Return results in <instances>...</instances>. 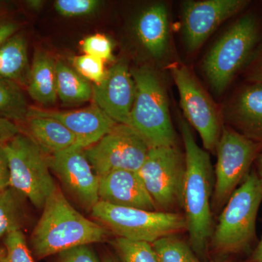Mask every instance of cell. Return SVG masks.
<instances>
[{"instance_id": "obj_1", "label": "cell", "mask_w": 262, "mask_h": 262, "mask_svg": "<svg viewBox=\"0 0 262 262\" xmlns=\"http://www.w3.org/2000/svg\"><path fill=\"white\" fill-rule=\"evenodd\" d=\"M185 149L186 174L183 209L189 244L201 262L210 259L209 245L214 225L211 200L214 180L210 155L198 145L187 120L179 119Z\"/></svg>"}, {"instance_id": "obj_2", "label": "cell", "mask_w": 262, "mask_h": 262, "mask_svg": "<svg viewBox=\"0 0 262 262\" xmlns=\"http://www.w3.org/2000/svg\"><path fill=\"white\" fill-rule=\"evenodd\" d=\"M107 229L81 214L57 187L48 198L31 236V246L38 259L78 246L101 243Z\"/></svg>"}, {"instance_id": "obj_3", "label": "cell", "mask_w": 262, "mask_h": 262, "mask_svg": "<svg viewBox=\"0 0 262 262\" xmlns=\"http://www.w3.org/2000/svg\"><path fill=\"white\" fill-rule=\"evenodd\" d=\"M262 203V182L253 168L222 209L213 229L209 254L222 259L249 256L257 244L256 220Z\"/></svg>"}, {"instance_id": "obj_4", "label": "cell", "mask_w": 262, "mask_h": 262, "mask_svg": "<svg viewBox=\"0 0 262 262\" xmlns=\"http://www.w3.org/2000/svg\"><path fill=\"white\" fill-rule=\"evenodd\" d=\"M260 36L256 17L248 13L237 19L212 46L202 67L215 94H223L239 71L247 67Z\"/></svg>"}, {"instance_id": "obj_5", "label": "cell", "mask_w": 262, "mask_h": 262, "mask_svg": "<svg viewBox=\"0 0 262 262\" xmlns=\"http://www.w3.org/2000/svg\"><path fill=\"white\" fill-rule=\"evenodd\" d=\"M131 74L135 81L136 97L127 126L137 133L149 148L177 145V133L163 84L148 68L138 69Z\"/></svg>"}, {"instance_id": "obj_6", "label": "cell", "mask_w": 262, "mask_h": 262, "mask_svg": "<svg viewBox=\"0 0 262 262\" xmlns=\"http://www.w3.org/2000/svg\"><path fill=\"white\" fill-rule=\"evenodd\" d=\"M3 145L9 163L10 187L42 210L58 187L52 177L48 156L30 136L20 133Z\"/></svg>"}, {"instance_id": "obj_7", "label": "cell", "mask_w": 262, "mask_h": 262, "mask_svg": "<svg viewBox=\"0 0 262 262\" xmlns=\"http://www.w3.org/2000/svg\"><path fill=\"white\" fill-rule=\"evenodd\" d=\"M91 215L119 237L150 244L186 230L184 215L179 213L146 211L99 201Z\"/></svg>"}, {"instance_id": "obj_8", "label": "cell", "mask_w": 262, "mask_h": 262, "mask_svg": "<svg viewBox=\"0 0 262 262\" xmlns=\"http://www.w3.org/2000/svg\"><path fill=\"white\" fill-rule=\"evenodd\" d=\"M137 173L158 211L183 208L185 155L177 145L150 148Z\"/></svg>"}, {"instance_id": "obj_9", "label": "cell", "mask_w": 262, "mask_h": 262, "mask_svg": "<svg viewBox=\"0 0 262 262\" xmlns=\"http://www.w3.org/2000/svg\"><path fill=\"white\" fill-rule=\"evenodd\" d=\"M217 155L211 209L220 211L248 177L262 145L232 127L223 126L215 149Z\"/></svg>"}, {"instance_id": "obj_10", "label": "cell", "mask_w": 262, "mask_h": 262, "mask_svg": "<svg viewBox=\"0 0 262 262\" xmlns=\"http://www.w3.org/2000/svg\"><path fill=\"white\" fill-rule=\"evenodd\" d=\"M149 149L131 127L117 124L97 143L84 149V153L99 177L115 170L137 172Z\"/></svg>"}, {"instance_id": "obj_11", "label": "cell", "mask_w": 262, "mask_h": 262, "mask_svg": "<svg viewBox=\"0 0 262 262\" xmlns=\"http://www.w3.org/2000/svg\"><path fill=\"white\" fill-rule=\"evenodd\" d=\"M171 75L188 123L199 133L205 149L215 152L222 130L214 103L187 67L174 66Z\"/></svg>"}, {"instance_id": "obj_12", "label": "cell", "mask_w": 262, "mask_h": 262, "mask_svg": "<svg viewBox=\"0 0 262 262\" xmlns=\"http://www.w3.org/2000/svg\"><path fill=\"white\" fill-rule=\"evenodd\" d=\"M249 3L246 0L183 2L182 35L187 51H198L221 24L242 11Z\"/></svg>"}, {"instance_id": "obj_13", "label": "cell", "mask_w": 262, "mask_h": 262, "mask_svg": "<svg viewBox=\"0 0 262 262\" xmlns=\"http://www.w3.org/2000/svg\"><path fill=\"white\" fill-rule=\"evenodd\" d=\"M50 169L81 206L91 211L99 202V177L88 160L84 149L73 145L48 157Z\"/></svg>"}, {"instance_id": "obj_14", "label": "cell", "mask_w": 262, "mask_h": 262, "mask_svg": "<svg viewBox=\"0 0 262 262\" xmlns=\"http://www.w3.org/2000/svg\"><path fill=\"white\" fill-rule=\"evenodd\" d=\"M94 102L117 124L127 125L136 97V84L126 63L118 62L104 80L92 86Z\"/></svg>"}, {"instance_id": "obj_15", "label": "cell", "mask_w": 262, "mask_h": 262, "mask_svg": "<svg viewBox=\"0 0 262 262\" xmlns=\"http://www.w3.org/2000/svg\"><path fill=\"white\" fill-rule=\"evenodd\" d=\"M32 116L48 117L61 122L75 136V145L84 149L97 143L117 125L96 105L72 111H48L30 108L28 117Z\"/></svg>"}, {"instance_id": "obj_16", "label": "cell", "mask_w": 262, "mask_h": 262, "mask_svg": "<svg viewBox=\"0 0 262 262\" xmlns=\"http://www.w3.org/2000/svg\"><path fill=\"white\" fill-rule=\"evenodd\" d=\"M98 195L113 206L158 211L137 172L115 170L99 177Z\"/></svg>"}, {"instance_id": "obj_17", "label": "cell", "mask_w": 262, "mask_h": 262, "mask_svg": "<svg viewBox=\"0 0 262 262\" xmlns=\"http://www.w3.org/2000/svg\"><path fill=\"white\" fill-rule=\"evenodd\" d=\"M224 115L230 127L262 145V84L249 83L239 89Z\"/></svg>"}, {"instance_id": "obj_18", "label": "cell", "mask_w": 262, "mask_h": 262, "mask_svg": "<svg viewBox=\"0 0 262 262\" xmlns=\"http://www.w3.org/2000/svg\"><path fill=\"white\" fill-rule=\"evenodd\" d=\"M168 13L164 3H158L146 8L139 15L136 32L144 49L155 59H162L169 47Z\"/></svg>"}, {"instance_id": "obj_19", "label": "cell", "mask_w": 262, "mask_h": 262, "mask_svg": "<svg viewBox=\"0 0 262 262\" xmlns=\"http://www.w3.org/2000/svg\"><path fill=\"white\" fill-rule=\"evenodd\" d=\"M29 135L46 154H56L75 145L73 134L61 124L48 117H29Z\"/></svg>"}, {"instance_id": "obj_20", "label": "cell", "mask_w": 262, "mask_h": 262, "mask_svg": "<svg viewBox=\"0 0 262 262\" xmlns=\"http://www.w3.org/2000/svg\"><path fill=\"white\" fill-rule=\"evenodd\" d=\"M27 90L29 96L42 104L56 101V62L47 53L37 52L29 72Z\"/></svg>"}, {"instance_id": "obj_21", "label": "cell", "mask_w": 262, "mask_h": 262, "mask_svg": "<svg viewBox=\"0 0 262 262\" xmlns=\"http://www.w3.org/2000/svg\"><path fill=\"white\" fill-rule=\"evenodd\" d=\"M29 72L27 40L21 34H15L0 46V77L27 84Z\"/></svg>"}, {"instance_id": "obj_22", "label": "cell", "mask_w": 262, "mask_h": 262, "mask_svg": "<svg viewBox=\"0 0 262 262\" xmlns=\"http://www.w3.org/2000/svg\"><path fill=\"white\" fill-rule=\"evenodd\" d=\"M56 80L57 96L63 103H82L92 97V86L89 81L63 62H56Z\"/></svg>"}, {"instance_id": "obj_23", "label": "cell", "mask_w": 262, "mask_h": 262, "mask_svg": "<svg viewBox=\"0 0 262 262\" xmlns=\"http://www.w3.org/2000/svg\"><path fill=\"white\" fill-rule=\"evenodd\" d=\"M24 199L13 188L0 191V239L10 232L21 230L25 221Z\"/></svg>"}, {"instance_id": "obj_24", "label": "cell", "mask_w": 262, "mask_h": 262, "mask_svg": "<svg viewBox=\"0 0 262 262\" xmlns=\"http://www.w3.org/2000/svg\"><path fill=\"white\" fill-rule=\"evenodd\" d=\"M29 108L20 84L0 77V118L23 121L28 117Z\"/></svg>"}, {"instance_id": "obj_25", "label": "cell", "mask_w": 262, "mask_h": 262, "mask_svg": "<svg viewBox=\"0 0 262 262\" xmlns=\"http://www.w3.org/2000/svg\"><path fill=\"white\" fill-rule=\"evenodd\" d=\"M158 262H201L189 243L177 234L165 236L151 244Z\"/></svg>"}, {"instance_id": "obj_26", "label": "cell", "mask_w": 262, "mask_h": 262, "mask_svg": "<svg viewBox=\"0 0 262 262\" xmlns=\"http://www.w3.org/2000/svg\"><path fill=\"white\" fill-rule=\"evenodd\" d=\"M122 262H158L152 245L117 237L112 241Z\"/></svg>"}, {"instance_id": "obj_27", "label": "cell", "mask_w": 262, "mask_h": 262, "mask_svg": "<svg viewBox=\"0 0 262 262\" xmlns=\"http://www.w3.org/2000/svg\"><path fill=\"white\" fill-rule=\"evenodd\" d=\"M5 262H34L21 230L10 232L4 239Z\"/></svg>"}, {"instance_id": "obj_28", "label": "cell", "mask_w": 262, "mask_h": 262, "mask_svg": "<svg viewBox=\"0 0 262 262\" xmlns=\"http://www.w3.org/2000/svg\"><path fill=\"white\" fill-rule=\"evenodd\" d=\"M72 62L77 73L95 84L101 83L106 77L107 72L105 70L104 61L99 58L84 54L74 57Z\"/></svg>"}, {"instance_id": "obj_29", "label": "cell", "mask_w": 262, "mask_h": 262, "mask_svg": "<svg viewBox=\"0 0 262 262\" xmlns=\"http://www.w3.org/2000/svg\"><path fill=\"white\" fill-rule=\"evenodd\" d=\"M101 2L98 0H57L54 7L60 15L68 18L86 16L94 13Z\"/></svg>"}, {"instance_id": "obj_30", "label": "cell", "mask_w": 262, "mask_h": 262, "mask_svg": "<svg viewBox=\"0 0 262 262\" xmlns=\"http://www.w3.org/2000/svg\"><path fill=\"white\" fill-rule=\"evenodd\" d=\"M84 54L105 61L113 57V46L110 39L103 34H96L86 37L82 42Z\"/></svg>"}, {"instance_id": "obj_31", "label": "cell", "mask_w": 262, "mask_h": 262, "mask_svg": "<svg viewBox=\"0 0 262 262\" xmlns=\"http://www.w3.org/2000/svg\"><path fill=\"white\" fill-rule=\"evenodd\" d=\"M61 262H101L89 246H78L60 253Z\"/></svg>"}, {"instance_id": "obj_32", "label": "cell", "mask_w": 262, "mask_h": 262, "mask_svg": "<svg viewBox=\"0 0 262 262\" xmlns=\"http://www.w3.org/2000/svg\"><path fill=\"white\" fill-rule=\"evenodd\" d=\"M247 67H249L248 72L249 83L262 84V46H258Z\"/></svg>"}, {"instance_id": "obj_33", "label": "cell", "mask_w": 262, "mask_h": 262, "mask_svg": "<svg viewBox=\"0 0 262 262\" xmlns=\"http://www.w3.org/2000/svg\"><path fill=\"white\" fill-rule=\"evenodd\" d=\"M18 29V24L0 9V46L14 35Z\"/></svg>"}, {"instance_id": "obj_34", "label": "cell", "mask_w": 262, "mask_h": 262, "mask_svg": "<svg viewBox=\"0 0 262 262\" xmlns=\"http://www.w3.org/2000/svg\"><path fill=\"white\" fill-rule=\"evenodd\" d=\"M10 173L8 156L4 145L0 143V191L10 187Z\"/></svg>"}, {"instance_id": "obj_35", "label": "cell", "mask_w": 262, "mask_h": 262, "mask_svg": "<svg viewBox=\"0 0 262 262\" xmlns=\"http://www.w3.org/2000/svg\"><path fill=\"white\" fill-rule=\"evenodd\" d=\"M20 133V129L14 122L0 118V143L4 144Z\"/></svg>"}, {"instance_id": "obj_36", "label": "cell", "mask_w": 262, "mask_h": 262, "mask_svg": "<svg viewBox=\"0 0 262 262\" xmlns=\"http://www.w3.org/2000/svg\"><path fill=\"white\" fill-rule=\"evenodd\" d=\"M246 262H262V235Z\"/></svg>"}, {"instance_id": "obj_37", "label": "cell", "mask_w": 262, "mask_h": 262, "mask_svg": "<svg viewBox=\"0 0 262 262\" xmlns=\"http://www.w3.org/2000/svg\"><path fill=\"white\" fill-rule=\"evenodd\" d=\"M255 170L256 173L257 174L258 178L262 182V152L258 155V158H256V161H255Z\"/></svg>"}, {"instance_id": "obj_38", "label": "cell", "mask_w": 262, "mask_h": 262, "mask_svg": "<svg viewBox=\"0 0 262 262\" xmlns=\"http://www.w3.org/2000/svg\"><path fill=\"white\" fill-rule=\"evenodd\" d=\"M42 4V1H36V0H33V1L27 2V5L30 7L33 10H39L41 8V5Z\"/></svg>"}, {"instance_id": "obj_39", "label": "cell", "mask_w": 262, "mask_h": 262, "mask_svg": "<svg viewBox=\"0 0 262 262\" xmlns=\"http://www.w3.org/2000/svg\"><path fill=\"white\" fill-rule=\"evenodd\" d=\"M6 251L5 248H0V262H5Z\"/></svg>"}, {"instance_id": "obj_40", "label": "cell", "mask_w": 262, "mask_h": 262, "mask_svg": "<svg viewBox=\"0 0 262 262\" xmlns=\"http://www.w3.org/2000/svg\"><path fill=\"white\" fill-rule=\"evenodd\" d=\"M103 262H117L113 258L110 257V256H107L103 259Z\"/></svg>"}, {"instance_id": "obj_41", "label": "cell", "mask_w": 262, "mask_h": 262, "mask_svg": "<svg viewBox=\"0 0 262 262\" xmlns=\"http://www.w3.org/2000/svg\"><path fill=\"white\" fill-rule=\"evenodd\" d=\"M245 262H246V261H245Z\"/></svg>"}]
</instances>
